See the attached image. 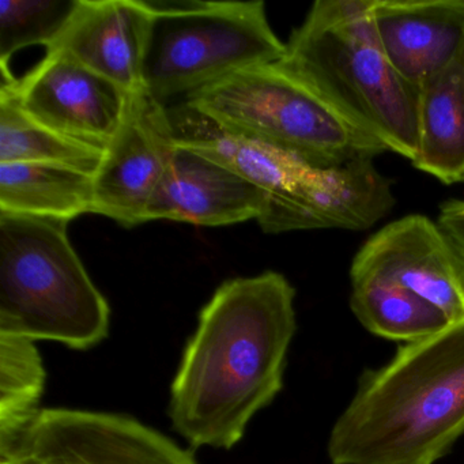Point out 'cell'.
Wrapping results in <instances>:
<instances>
[{
	"instance_id": "3",
	"label": "cell",
	"mask_w": 464,
	"mask_h": 464,
	"mask_svg": "<svg viewBox=\"0 0 464 464\" xmlns=\"http://www.w3.org/2000/svg\"><path fill=\"white\" fill-rule=\"evenodd\" d=\"M371 10L372 0H317L276 63L388 151L412 162L420 88L407 82L382 53Z\"/></svg>"
},
{
	"instance_id": "16",
	"label": "cell",
	"mask_w": 464,
	"mask_h": 464,
	"mask_svg": "<svg viewBox=\"0 0 464 464\" xmlns=\"http://www.w3.org/2000/svg\"><path fill=\"white\" fill-rule=\"evenodd\" d=\"M414 168L447 186L464 183V82L461 55L420 86Z\"/></svg>"
},
{
	"instance_id": "21",
	"label": "cell",
	"mask_w": 464,
	"mask_h": 464,
	"mask_svg": "<svg viewBox=\"0 0 464 464\" xmlns=\"http://www.w3.org/2000/svg\"><path fill=\"white\" fill-rule=\"evenodd\" d=\"M78 0H2L0 66L24 48H50L77 7Z\"/></svg>"
},
{
	"instance_id": "10",
	"label": "cell",
	"mask_w": 464,
	"mask_h": 464,
	"mask_svg": "<svg viewBox=\"0 0 464 464\" xmlns=\"http://www.w3.org/2000/svg\"><path fill=\"white\" fill-rule=\"evenodd\" d=\"M21 108L53 131L104 151L123 123L131 93L61 53H47L25 77L0 67Z\"/></svg>"
},
{
	"instance_id": "4",
	"label": "cell",
	"mask_w": 464,
	"mask_h": 464,
	"mask_svg": "<svg viewBox=\"0 0 464 464\" xmlns=\"http://www.w3.org/2000/svg\"><path fill=\"white\" fill-rule=\"evenodd\" d=\"M69 224L0 213V334L74 350L107 339L111 306L72 246Z\"/></svg>"
},
{
	"instance_id": "19",
	"label": "cell",
	"mask_w": 464,
	"mask_h": 464,
	"mask_svg": "<svg viewBox=\"0 0 464 464\" xmlns=\"http://www.w3.org/2000/svg\"><path fill=\"white\" fill-rule=\"evenodd\" d=\"M104 151L69 140L21 108L12 85L0 82V164L28 162L74 168L94 175Z\"/></svg>"
},
{
	"instance_id": "8",
	"label": "cell",
	"mask_w": 464,
	"mask_h": 464,
	"mask_svg": "<svg viewBox=\"0 0 464 464\" xmlns=\"http://www.w3.org/2000/svg\"><path fill=\"white\" fill-rule=\"evenodd\" d=\"M360 276L401 285L450 323L464 322V249L429 217L410 214L372 235L350 267V278Z\"/></svg>"
},
{
	"instance_id": "22",
	"label": "cell",
	"mask_w": 464,
	"mask_h": 464,
	"mask_svg": "<svg viewBox=\"0 0 464 464\" xmlns=\"http://www.w3.org/2000/svg\"><path fill=\"white\" fill-rule=\"evenodd\" d=\"M440 225L458 241L459 246L464 249V200H445L440 206Z\"/></svg>"
},
{
	"instance_id": "17",
	"label": "cell",
	"mask_w": 464,
	"mask_h": 464,
	"mask_svg": "<svg viewBox=\"0 0 464 464\" xmlns=\"http://www.w3.org/2000/svg\"><path fill=\"white\" fill-rule=\"evenodd\" d=\"M94 175L51 164H0V213L72 221L93 214Z\"/></svg>"
},
{
	"instance_id": "15",
	"label": "cell",
	"mask_w": 464,
	"mask_h": 464,
	"mask_svg": "<svg viewBox=\"0 0 464 464\" xmlns=\"http://www.w3.org/2000/svg\"><path fill=\"white\" fill-rule=\"evenodd\" d=\"M168 110L178 145L192 149L251 181L268 195V202L284 194L309 168L267 143L217 126L186 102Z\"/></svg>"
},
{
	"instance_id": "12",
	"label": "cell",
	"mask_w": 464,
	"mask_h": 464,
	"mask_svg": "<svg viewBox=\"0 0 464 464\" xmlns=\"http://www.w3.org/2000/svg\"><path fill=\"white\" fill-rule=\"evenodd\" d=\"M268 195L214 160L176 143L169 167L151 198L148 222L227 227L259 219Z\"/></svg>"
},
{
	"instance_id": "11",
	"label": "cell",
	"mask_w": 464,
	"mask_h": 464,
	"mask_svg": "<svg viewBox=\"0 0 464 464\" xmlns=\"http://www.w3.org/2000/svg\"><path fill=\"white\" fill-rule=\"evenodd\" d=\"M373 161L360 160L328 169L306 168L284 194L268 202L257 219L263 232L371 229L396 205L392 184Z\"/></svg>"
},
{
	"instance_id": "23",
	"label": "cell",
	"mask_w": 464,
	"mask_h": 464,
	"mask_svg": "<svg viewBox=\"0 0 464 464\" xmlns=\"http://www.w3.org/2000/svg\"><path fill=\"white\" fill-rule=\"evenodd\" d=\"M461 75H463V82H464V51L461 53Z\"/></svg>"
},
{
	"instance_id": "18",
	"label": "cell",
	"mask_w": 464,
	"mask_h": 464,
	"mask_svg": "<svg viewBox=\"0 0 464 464\" xmlns=\"http://www.w3.org/2000/svg\"><path fill=\"white\" fill-rule=\"evenodd\" d=\"M350 279L353 314L373 335L410 343L450 324L440 309L401 285L377 276Z\"/></svg>"
},
{
	"instance_id": "5",
	"label": "cell",
	"mask_w": 464,
	"mask_h": 464,
	"mask_svg": "<svg viewBox=\"0 0 464 464\" xmlns=\"http://www.w3.org/2000/svg\"><path fill=\"white\" fill-rule=\"evenodd\" d=\"M184 102L217 126L267 143L314 169L388 151L278 63L241 70Z\"/></svg>"
},
{
	"instance_id": "20",
	"label": "cell",
	"mask_w": 464,
	"mask_h": 464,
	"mask_svg": "<svg viewBox=\"0 0 464 464\" xmlns=\"http://www.w3.org/2000/svg\"><path fill=\"white\" fill-rule=\"evenodd\" d=\"M45 379L36 342L0 334V445L12 441L42 410Z\"/></svg>"
},
{
	"instance_id": "7",
	"label": "cell",
	"mask_w": 464,
	"mask_h": 464,
	"mask_svg": "<svg viewBox=\"0 0 464 464\" xmlns=\"http://www.w3.org/2000/svg\"><path fill=\"white\" fill-rule=\"evenodd\" d=\"M0 464H199L189 450L131 415L42 409L0 445Z\"/></svg>"
},
{
	"instance_id": "14",
	"label": "cell",
	"mask_w": 464,
	"mask_h": 464,
	"mask_svg": "<svg viewBox=\"0 0 464 464\" xmlns=\"http://www.w3.org/2000/svg\"><path fill=\"white\" fill-rule=\"evenodd\" d=\"M382 53L411 85L452 66L464 51V0H372Z\"/></svg>"
},
{
	"instance_id": "2",
	"label": "cell",
	"mask_w": 464,
	"mask_h": 464,
	"mask_svg": "<svg viewBox=\"0 0 464 464\" xmlns=\"http://www.w3.org/2000/svg\"><path fill=\"white\" fill-rule=\"evenodd\" d=\"M464 436V322L362 377L328 440L333 464H434Z\"/></svg>"
},
{
	"instance_id": "9",
	"label": "cell",
	"mask_w": 464,
	"mask_h": 464,
	"mask_svg": "<svg viewBox=\"0 0 464 464\" xmlns=\"http://www.w3.org/2000/svg\"><path fill=\"white\" fill-rule=\"evenodd\" d=\"M176 150L167 105L145 89L130 96L121 129L94 173L93 214L124 227L148 222V208Z\"/></svg>"
},
{
	"instance_id": "6",
	"label": "cell",
	"mask_w": 464,
	"mask_h": 464,
	"mask_svg": "<svg viewBox=\"0 0 464 464\" xmlns=\"http://www.w3.org/2000/svg\"><path fill=\"white\" fill-rule=\"evenodd\" d=\"M285 51L263 2L192 0L183 12L151 15L143 89L167 105L241 70L276 63Z\"/></svg>"
},
{
	"instance_id": "13",
	"label": "cell",
	"mask_w": 464,
	"mask_h": 464,
	"mask_svg": "<svg viewBox=\"0 0 464 464\" xmlns=\"http://www.w3.org/2000/svg\"><path fill=\"white\" fill-rule=\"evenodd\" d=\"M151 14L140 0H78L47 53H61L129 93L143 89Z\"/></svg>"
},
{
	"instance_id": "1",
	"label": "cell",
	"mask_w": 464,
	"mask_h": 464,
	"mask_svg": "<svg viewBox=\"0 0 464 464\" xmlns=\"http://www.w3.org/2000/svg\"><path fill=\"white\" fill-rule=\"evenodd\" d=\"M295 289L266 271L227 279L203 306L170 385L168 415L192 448L232 450L284 388Z\"/></svg>"
}]
</instances>
